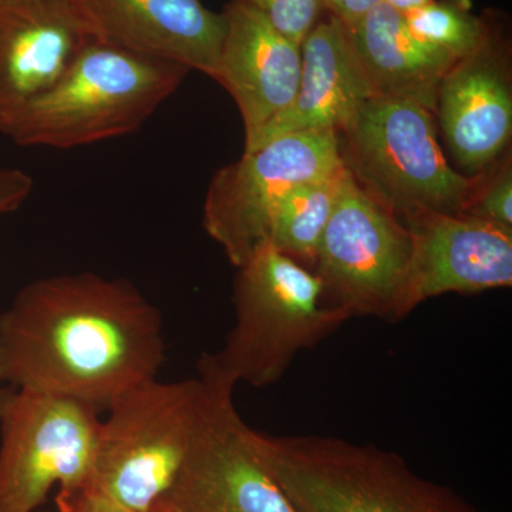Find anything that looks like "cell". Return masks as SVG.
<instances>
[{
	"instance_id": "6da1fadb",
	"label": "cell",
	"mask_w": 512,
	"mask_h": 512,
	"mask_svg": "<svg viewBox=\"0 0 512 512\" xmlns=\"http://www.w3.org/2000/svg\"><path fill=\"white\" fill-rule=\"evenodd\" d=\"M165 363L163 315L126 279L93 272L26 285L0 313V384L106 410Z\"/></svg>"
},
{
	"instance_id": "7a4b0ae2",
	"label": "cell",
	"mask_w": 512,
	"mask_h": 512,
	"mask_svg": "<svg viewBox=\"0 0 512 512\" xmlns=\"http://www.w3.org/2000/svg\"><path fill=\"white\" fill-rule=\"evenodd\" d=\"M190 70L170 60L93 39L10 128L18 146L76 148L128 136L183 84Z\"/></svg>"
},
{
	"instance_id": "3957f363",
	"label": "cell",
	"mask_w": 512,
	"mask_h": 512,
	"mask_svg": "<svg viewBox=\"0 0 512 512\" xmlns=\"http://www.w3.org/2000/svg\"><path fill=\"white\" fill-rule=\"evenodd\" d=\"M235 325L225 345L198 366L237 386H271L301 350L313 348L350 319L312 269L265 245L235 278Z\"/></svg>"
},
{
	"instance_id": "277c9868",
	"label": "cell",
	"mask_w": 512,
	"mask_h": 512,
	"mask_svg": "<svg viewBox=\"0 0 512 512\" xmlns=\"http://www.w3.org/2000/svg\"><path fill=\"white\" fill-rule=\"evenodd\" d=\"M256 444L298 512H477L453 491L414 474L396 453L370 444L259 431Z\"/></svg>"
},
{
	"instance_id": "5b68a950",
	"label": "cell",
	"mask_w": 512,
	"mask_h": 512,
	"mask_svg": "<svg viewBox=\"0 0 512 512\" xmlns=\"http://www.w3.org/2000/svg\"><path fill=\"white\" fill-rule=\"evenodd\" d=\"M207 380H148L107 407L86 490L138 512H156L200 430Z\"/></svg>"
},
{
	"instance_id": "8992f818",
	"label": "cell",
	"mask_w": 512,
	"mask_h": 512,
	"mask_svg": "<svg viewBox=\"0 0 512 512\" xmlns=\"http://www.w3.org/2000/svg\"><path fill=\"white\" fill-rule=\"evenodd\" d=\"M339 148L355 183L399 220L423 210L463 215L480 177L451 168L433 114L413 101L367 100L339 133Z\"/></svg>"
},
{
	"instance_id": "52a82bcc",
	"label": "cell",
	"mask_w": 512,
	"mask_h": 512,
	"mask_svg": "<svg viewBox=\"0 0 512 512\" xmlns=\"http://www.w3.org/2000/svg\"><path fill=\"white\" fill-rule=\"evenodd\" d=\"M412 235L396 215L346 175L312 271L330 301L352 316L402 320L410 298Z\"/></svg>"
},
{
	"instance_id": "ba28073f",
	"label": "cell",
	"mask_w": 512,
	"mask_h": 512,
	"mask_svg": "<svg viewBox=\"0 0 512 512\" xmlns=\"http://www.w3.org/2000/svg\"><path fill=\"white\" fill-rule=\"evenodd\" d=\"M100 427L90 404L15 390L0 416V512H37L55 487L87 488Z\"/></svg>"
},
{
	"instance_id": "9c48e42d",
	"label": "cell",
	"mask_w": 512,
	"mask_h": 512,
	"mask_svg": "<svg viewBox=\"0 0 512 512\" xmlns=\"http://www.w3.org/2000/svg\"><path fill=\"white\" fill-rule=\"evenodd\" d=\"M342 167L336 131L275 138L212 177L204 202L205 231L239 268L268 245L269 222L286 192Z\"/></svg>"
},
{
	"instance_id": "30bf717a",
	"label": "cell",
	"mask_w": 512,
	"mask_h": 512,
	"mask_svg": "<svg viewBox=\"0 0 512 512\" xmlns=\"http://www.w3.org/2000/svg\"><path fill=\"white\" fill-rule=\"evenodd\" d=\"M208 402L180 473L156 512H298L265 466L241 419L234 384L198 367Z\"/></svg>"
},
{
	"instance_id": "8fae6325",
	"label": "cell",
	"mask_w": 512,
	"mask_h": 512,
	"mask_svg": "<svg viewBox=\"0 0 512 512\" xmlns=\"http://www.w3.org/2000/svg\"><path fill=\"white\" fill-rule=\"evenodd\" d=\"M511 79L510 40L488 19L481 45L444 74L434 110L451 157L467 177L490 170L510 144Z\"/></svg>"
},
{
	"instance_id": "7c38bea8",
	"label": "cell",
	"mask_w": 512,
	"mask_h": 512,
	"mask_svg": "<svg viewBox=\"0 0 512 512\" xmlns=\"http://www.w3.org/2000/svg\"><path fill=\"white\" fill-rule=\"evenodd\" d=\"M93 39L73 0H0V134Z\"/></svg>"
},
{
	"instance_id": "4fadbf2b",
	"label": "cell",
	"mask_w": 512,
	"mask_h": 512,
	"mask_svg": "<svg viewBox=\"0 0 512 512\" xmlns=\"http://www.w3.org/2000/svg\"><path fill=\"white\" fill-rule=\"evenodd\" d=\"M412 235L410 298L414 309L444 293H478L512 284V231L436 211L402 220Z\"/></svg>"
},
{
	"instance_id": "5bb4252c",
	"label": "cell",
	"mask_w": 512,
	"mask_h": 512,
	"mask_svg": "<svg viewBox=\"0 0 512 512\" xmlns=\"http://www.w3.org/2000/svg\"><path fill=\"white\" fill-rule=\"evenodd\" d=\"M221 13L225 32L214 80L237 103L249 148L295 99L301 45L282 35L247 0H231Z\"/></svg>"
},
{
	"instance_id": "9a60e30c",
	"label": "cell",
	"mask_w": 512,
	"mask_h": 512,
	"mask_svg": "<svg viewBox=\"0 0 512 512\" xmlns=\"http://www.w3.org/2000/svg\"><path fill=\"white\" fill-rule=\"evenodd\" d=\"M94 39L214 79L225 20L201 0H73Z\"/></svg>"
},
{
	"instance_id": "2e32d148",
	"label": "cell",
	"mask_w": 512,
	"mask_h": 512,
	"mask_svg": "<svg viewBox=\"0 0 512 512\" xmlns=\"http://www.w3.org/2000/svg\"><path fill=\"white\" fill-rule=\"evenodd\" d=\"M301 53L295 99L244 153L285 134L325 130L342 133L366 101L375 97L357 62L348 29L332 15L319 19L303 39Z\"/></svg>"
},
{
	"instance_id": "e0dca14e",
	"label": "cell",
	"mask_w": 512,
	"mask_h": 512,
	"mask_svg": "<svg viewBox=\"0 0 512 512\" xmlns=\"http://www.w3.org/2000/svg\"><path fill=\"white\" fill-rule=\"evenodd\" d=\"M346 29L373 96L413 101L434 113L437 90L456 57L414 35L404 13L384 2Z\"/></svg>"
},
{
	"instance_id": "ac0fdd59",
	"label": "cell",
	"mask_w": 512,
	"mask_h": 512,
	"mask_svg": "<svg viewBox=\"0 0 512 512\" xmlns=\"http://www.w3.org/2000/svg\"><path fill=\"white\" fill-rule=\"evenodd\" d=\"M345 165L335 173L295 185L276 205L269 222L268 245L313 269L320 238L345 183Z\"/></svg>"
},
{
	"instance_id": "d6986e66",
	"label": "cell",
	"mask_w": 512,
	"mask_h": 512,
	"mask_svg": "<svg viewBox=\"0 0 512 512\" xmlns=\"http://www.w3.org/2000/svg\"><path fill=\"white\" fill-rule=\"evenodd\" d=\"M404 18L414 35L457 60L474 52L488 30V19L471 12V0H431Z\"/></svg>"
},
{
	"instance_id": "ffe728a7",
	"label": "cell",
	"mask_w": 512,
	"mask_h": 512,
	"mask_svg": "<svg viewBox=\"0 0 512 512\" xmlns=\"http://www.w3.org/2000/svg\"><path fill=\"white\" fill-rule=\"evenodd\" d=\"M512 168L511 157H504L490 170L480 174L473 198L463 215L491 222L512 231Z\"/></svg>"
},
{
	"instance_id": "44dd1931",
	"label": "cell",
	"mask_w": 512,
	"mask_h": 512,
	"mask_svg": "<svg viewBox=\"0 0 512 512\" xmlns=\"http://www.w3.org/2000/svg\"><path fill=\"white\" fill-rule=\"evenodd\" d=\"M276 30L302 45L303 39L322 18V0H247Z\"/></svg>"
},
{
	"instance_id": "7402d4cb",
	"label": "cell",
	"mask_w": 512,
	"mask_h": 512,
	"mask_svg": "<svg viewBox=\"0 0 512 512\" xmlns=\"http://www.w3.org/2000/svg\"><path fill=\"white\" fill-rule=\"evenodd\" d=\"M33 178L19 168H0V217L22 207L33 190Z\"/></svg>"
},
{
	"instance_id": "603a6c76",
	"label": "cell",
	"mask_w": 512,
	"mask_h": 512,
	"mask_svg": "<svg viewBox=\"0 0 512 512\" xmlns=\"http://www.w3.org/2000/svg\"><path fill=\"white\" fill-rule=\"evenodd\" d=\"M56 507V512H138L107 500L86 488L70 495H56Z\"/></svg>"
},
{
	"instance_id": "cb8c5ba5",
	"label": "cell",
	"mask_w": 512,
	"mask_h": 512,
	"mask_svg": "<svg viewBox=\"0 0 512 512\" xmlns=\"http://www.w3.org/2000/svg\"><path fill=\"white\" fill-rule=\"evenodd\" d=\"M382 0H322L323 10L340 20L346 28H352Z\"/></svg>"
},
{
	"instance_id": "d4e9b609",
	"label": "cell",
	"mask_w": 512,
	"mask_h": 512,
	"mask_svg": "<svg viewBox=\"0 0 512 512\" xmlns=\"http://www.w3.org/2000/svg\"><path fill=\"white\" fill-rule=\"evenodd\" d=\"M382 2L399 10V12L409 13L414 9L420 8V6L426 5L431 0H382Z\"/></svg>"
},
{
	"instance_id": "484cf974",
	"label": "cell",
	"mask_w": 512,
	"mask_h": 512,
	"mask_svg": "<svg viewBox=\"0 0 512 512\" xmlns=\"http://www.w3.org/2000/svg\"><path fill=\"white\" fill-rule=\"evenodd\" d=\"M13 392H15V390L0 386V416L5 412L6 406H8L10 399H12Z\"/></svg>"
},
{
	"instance_id": "4316f807",
	"label": "cell",
	"mask_w": 512,
	"mask_h": 512,
	"mask_svg": "<svg viewBox=\"0 0 512 512\" xmlns=\"http://www.w3.org/2000/svg\"><path fill=\"white\" fill-rule=\"evenodd\" d=\"M37 512H40V511H37Z\"/></svg>"
}]
</instances>
